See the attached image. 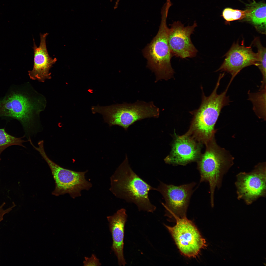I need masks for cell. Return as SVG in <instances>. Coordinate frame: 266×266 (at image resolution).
<instances>
[{"mask_svg":"<svg viewBox=\"0 0 266 266\" xmlns=\"http://www.w3.org/2000/svg\"><path fill=\"white\" fill-rule=\"evenodd\" d=\"M127 215L124 208L118 210L113 215L108 216L113 243L111 249L116 256L118 265L125 266L126 264L123 255L124 227Z\"/></svg>","mask_w":266,"mask_h":266,"instance_id":"9a60e30c","label":"cell"},{"mask_svg":"<svg viewBox=\"0 0 266 266\" xmlns=\"http://www.w3.org/2000/svg\"><path fill=\"white\" fill-rule=\"evenodd\" d=\"M206 145L205 152L198 160L197 167L200 183L209 184L210 203L213 207L215 189L221 187L223 176L233 165V160L226 151L217 145L214 138Z\"/></svg>","mask_w":266,"mask_h":266,"instance_id":"5b68a950","label":"cell"},{"mask_svg":"<svg viewBox=\"0 0 266 266\" xmlns=\"http://www.w3.org/2000/svg\"><path fill=\"white\" fill-rule=\"evenodd\" d=\"M266 6L264 3L254 2L249 5L245 10L246 19L263 34L266 33Z\"/></svg>","mask_w":266,"mask_h":266,"instance_id":"2e32d148","label":"cell"},{"mask_svg":"<svg viewBox=\"0 0 266 266\" xmlns=\"http://www.w3.org/2000/svg\"><path fill=\"white\" fill-rule=\"evenodd\" d=\"M48 33H40V43L38 47L36 45L33 39V48L34 51V63L33 68L28 71L30 78L42 82L46 79L51 78L50 68L57 61V59L50 57L46 47V39Z\"/></svg>","mask_w":266,"mask_h":266,"instance_id":"5bb4252c","label":"cell"},{"mask_svg":"<svg viewBox=\"0 0 266 266\" xmlns=\"http://www.w3.org/2000/svg\"><path fill=\"white\" fill-rule=\"evenodd\" d=\"M110 189L116 197L133 203L138 210L153 213L156 207L150 202L149 192L156 190L132 169L127 155L110 178Z\"/></svg>","mask_w":266,"mask_h":266,"instance_id":"6da1fadb","label":"cell"},{"mask_svg":"<svg viewBox=\"0 0 266 266\" xmlns=\"http://www.w3.org/2000/svg\"><path fill=\"white\" fill-rule=\"evenodd\" d=\"M84 259L83 262L84 266H98L101 265L99 259L94 254H92L90 257H85Z\"/></svg>","mask_w":266,"mask_h":266,"instance_id":"ffe728a7","label":"cell"},{"mask_svg":"<svg viewBox=\"0 0 266 266\" xmlns=\"http://www.w3.org/2000/svg\"><path fill=\"white\" fill-rule=\"evenodd\" d=\"M44 141L38 143L37 147H33L37 151L49 166L55 181V188L52 194L56 196L68 194L73 198L80 196L84 190H88L91 187V183L85 178L87 171L77 172L65 168L50 159L44 150Z\"/></svg>","mask_w":266,"mask_h":266,"instance_id":"52a82bcc","label":"cell"},{"mask_svg":"<svg viewBox=\"0 0 266 266\" xmlns=\"http://www.w3.org/2000/svg\"><path fill=\"white\" fill-rule=\"evenodd\" d=\"M266 164H259L252 171L241 172L236 176L235 183L237 198L250 205L266 193Z\"/></svg>","mask_w":266,"mask_h":266,"instance_id":"9c48e42d","label":"cell"},{"mask_svg":"<svg viewBox=\"0 0 266 266\" xmlns=\"http://www.w3.org/2000/svg\"><path fill=\"white\" fill-rule=\"evenodd\" d=\"M187 133L182 136H176L171 151L165 159L167 164L184 166L198 161L200 156V144Z\"/></svg>","mask_w":266,"mask_h":266,"instance_id":"7c38bea8","label":"cell"},{"mask_svg":"<svg viewBox=\"0 0 266 266\" xmlns=\"http://www.w3.org/2000/svg\"><path fill=\"white\" fill-rule=\"evenodd\" d=\"M113 0H110V1L111 2H112ZM120 0H116V2L115 4V5H116L117 6V5H118V3H119V1Z\"/></svg>","mask_w":266,"mask_h":266,"instance_id":"7402d4cb","label":"cell"},{"mask_svg":"<svg viewBox=\"0 0 266 266\" xmlns=\"http://www.w3.org/2000/svg\"><path fill=\"white\" fill-rule=\"evenodd\" d=\"M5 204V203L4 202L0 206V223L3 220L4 216L9 213L16 206L14 203H13V205L11 207L4 209V206Z\"/></svg>","mask_w":266,"mask_h":266,"instance_id":"44dd1931","label":"cell"},{"mask_svg":"<svg viewBox=\"0 0 266 266\" xmlns=\"http://www.w3.org/2000/svg\"><path fill=\"white\" fill-rule=\"evenodd\" d=\"M225 56L223 63L217 71L230 73L232 80L243 68L251 65H258V53H254L251 47L243 45L233 44Z\"/></svg>","mask_w":266,"mask_h":266,"instance_id":"4fadbf2b","label":"cell"},{"mask_svg":"<svg viewBox=\"0 0 266 266\" xmlns=\"http://www.w3.org/2000/svg\"><path fill=\"white\" fill-rule=\"evenodd\" d=\"M254 43L258 50V59L257 66L262 75V84L260 89H262L266 87V49L262 46L258 38L255 39Z\"/></svg>","mask_w":266,"mask_h":266,"instance_id":"ac0fdd59","label":"cell"},{"mask_svg":"<svg viewBox=\"0 0 266 266\" xmlns=\"http://www.w3.org/2000/svg\"><path fill=\"white\" fill-rule=\"evenodd\" d=\"M196 183L176 186L167 184L160 182L156 190L160 193L165 201L162 205L166 210L167 215H172L175 217L183 218L186 213L193 188Z\"/></svg>","mask_w":266,"mask_h":266,"instance_id":"30bf717a","label":"cell"},{"mask_svg":"<svg viewBox=\"0 0 266 266\" xmlns=\"http://www.w3.org/2000/svg\"><path fill=\"white\" fill-rule=\"evenodd\" d=\"M169 9L166 6L162 7L158 33L143 50V55L147 60V66L155 73L156 81L167 80L172 78L174 73L171 64L172 56L168 42L169 28L167 25L166 19Z\"/></svg>","mask_w":266,"mask_h":266,"instance_id":"277c9868","label":"cell"},{"mask_svg":"<svg viewBox=\"0 0 266 266\" xmlns=\"http://www.w3.org/2000/svg\"><path fill=\"white\" fill-rule=\"evenodd\" d=\"M25 137L24 136L22 137H17L8 133L4 128L0 129V161L1 159L0 155L1 153L9 147L17 145L25 148L23 143L29 141V140L26 141L22 139Z\"/></svg>","mask_w":266,"mask_h":266,"instance_id":"e0dca14e","label":"cell"},{"mask_svg":"<svg viewBox=\"0 0 266 266\" xmlns=\"http://www.w3.org/2000/svg\"><path fill=\"white\" fill-rule=\"evenodd\" d=\"M246 11L235 9L230 8L225 9L223 12L222 16L227 21L241 20L245 18Z\"/></svg>","mask_w":266,"mask_h":266,"instance_id":"d6986e66","label":"cell"},{"mask_svg":"<svg viewBox=\"0 0 266 266\" xmlns=\"http://www.w3.org/2000/svg\"><path fill=\"white\" fill-rule=\"evenodd\" d=\"M223 77L219 75L215 88L209 96H205L202 91V101L200 107L190 112L193 116L187 133L200 143L206 145L214 138V126L221 110L230 102L229 97L226 95L230 84L223 92L219 94L217 93Z\"/></svg>","mask_w":266,"mask_h":266,"instance_id":"7a4b0ae2","label":"cell"},{"mask_svg":"<svg viewBox=\"0 0 266 266\" xmlns=\"http://www.w3.org/2000/svg\"><path fill=\"white\" fill-rule=\"evenodd\" d=\"M91 110L93 114L102 115L105 122L110 126H119L126 130L135 122L147 118H158L160 113L159 108L153 102L140 100L107 106L98 105L92 106Z\"/></svg>","mask_w":266,"mask_h":266,"instance_id":"8992f818","label":"cell"},{"mask_svg":"<svg viewBox=\"0 0 266 266\" xmlns=\"http://www.w3.org/2000/svg\"><path fill=\"white\" fill-rule=\"evenodd\" d=\"M174 226L165 225L171 235L181 253L188 257H195L207 246L205 239L191 220L186 217L174 218Z\"/></svg>","mask_w":266,"mask_h":266,"instance_id":"ba28073f","label":"cell"},{"mask_svg":"<svg viewBox=\"0 0 266 266\" xmlns=\"http://www.w3.org/2000/svg\"><path fill=\"white\" fill-rule=\"evenodd\" d=\"M43 97H33L20 89L11 90L0 99V117L15 119L22 125L29 136L33 127L35 117L45 106Z\"/></svg>","mask_w":266,"mask_h":266,"instance_id":"3957f363","label":"cell"},{"mask_svg":"<svg viewBox=\"0 0 266 266\" xmlns=\"http://www.w3.org/2000/svg\"><path fill=\"white\" fill-rule=\"evenodd\" d=\"M197 23L185 27L180 21H175L169 29L168 42L172 56L182 58L196 56L198 50L193 44L190 35L193 33Z\"/></svg>","mask_w":266,"mask_h":266,"instance_id":"8fae6325","label":"cell"}]
</instances>
